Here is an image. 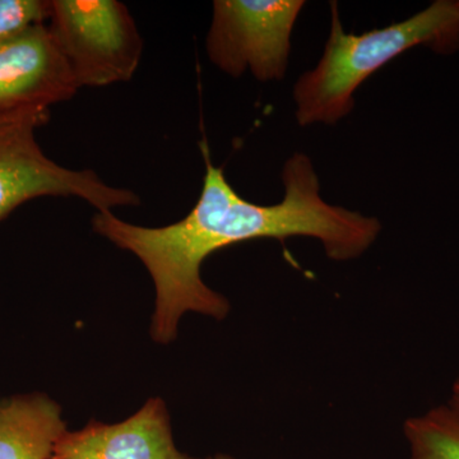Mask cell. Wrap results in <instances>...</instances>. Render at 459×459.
I'll list each match as a JSON object with an SVG mask.
<instances>
[{
	"instance_id": "cell-1",
	"label": "cell",
	"mask_w": 459,
	"mask_h": 459,
	"mask_svg": "<svg viewBox=\"0 0 459 459\" xmlns=\"http://www.w3.org/2000/svg\"><path fill=\"white\" fill-rule=\"evenodd\" d=\"M205 165L197 204L180 221L164 228H144L117 219L111 211L98 212L93 231L120 249L137 255L156 287L151 336L168 344L177 337L184 314L195 312L221 320L228 299L210 289L201 277L205 259L223 247L255 240L291 237L316 238L332 261L359 258L379 237V220L327 204L320 195L312 160L295 153L282 172L285 195L280 204H253L232 188L222 168L211 160L207 141L199 143Z\"/></svg>"
},
{
	"instance_id": "cell-2",
	"label": "cell",
	"mask_w": 459,
	"mask_h": 459,
	"mask_svg": "<svg viewBox=\"0 0 459 459\" xmlns=\"http://www.w3.org/2000/svg\"><path fill=\"white\" fill-rule=\"evenodd\" d=\"M325 53L295 84L300 126L336 124L353 108V93L389 62L416 47L437 53L459 49V0H437L402 22L355 35L344 32L336 3Z\"/></svg>"
},
{
	"instance_id": "cell-3",
	"label": "cell",
	"mask_w": 459,
	"mask_h": 459,
	"mask_svg": "<svg viewBox=\"0 0 459 459\" xmlns=\"http://www.w3.org/2000/svg\"><path fill=\"white\" fill-rule=\"evenodd\" d=\"M49 119L50 110L0 117V222L40 197L81 198L98 212L141 204L133 190L108 186L95 171L71 170L45 155L35 133Z\"/></svg>"
},
{
	"instance_id": "cell-4",
	"label": "cell",
	"mask_w": 459,
	"mask_h": 459,
	"mask_svg": "<svg viewBox=\"0 0 459 459\" xmlns=\"http://www.w3.org/2000/svg\"><path fill=\"white\" fill-rule=\"evenodd\" d=\"M48 29L78 87L131 81L143 54L128 7L117 0H51Z\"/></svg>"
},
{
	"instance_id": "cell-5",
	"label": "cell",
	"mask_w": 459,
	"mask_h": 459,
	"mask_svg": "<svg viewBox=\"0 0 459 459\" xmlns=\"http://www.w3.org/2000/svg\"><path fill=\"white\" fill-rule=\"evenodd\" d=\"M303 0H216L207 36L211 62L231 77L261 82L285 77L292 30Z\"/></svg>"
},
{
	"instance_id": "cell-6",
	"label": "cell",
	"mask_w": 459,
	"mask_h": 459,
	"mask_svg": "<svg viewBox=\"0 0 459 459\" xmlns=\"http://www.w3.org/2000/svg\"><path fill=\"white\" fill-rule=\"evenodd\" d=\"M80 90L47 25L0 42V117L50 110Z\"/></svg>"
},
{
	"instance_id": "cell-7",
	"label": "cell",
	"mask_w": 459,
	"mask_h": 459,
	"mask_svg": "<svg viewBox=\"0 0 459 459\" xmlns=\"http://www.w3.org/2000/svg\"><path fill=\"white\" fill-rule=\"evenodd\" d=\"M56 459H188L172 440L170 419L161 398H151L119 424H92L63 435Z\"/></svg>"
},
{
	"instance_id": "cell-8",
	"label": "cell",
	"mask_w": 459,
	"mask_h": 459,
	"mask_svg": "<svg viewBox=\"0 0 459 459\" xmlns=\"http://www.w3.org/2000/svg\"><path fill=\"white\" fill-rule=\"evenodd\" d=\"M65 433L62 409L48 395L0 400V459H51Z\"/></svg>"
},
{
	"instance_id": "cell-9",
	"label": "cell",
	"mask_w": 459,
	"mask_h": 459,
	"mask_svg": "<svg viewBox=\"0 0 459 459\" xmlns=\"http://www.w3.org/2000/svg\"><path fill=\"white\" fill-rule=\"evenodd\" d=\"M407 459H459V415L448 403L407 419Z\"/></svg>"
},
{
	"instance_id": "cell-10",
	"label": "cell",
	"mask_w": 459,
	"mask_h": 459,
	"mask_svg": "<svg viewBox=\"0 0 459 459\" xmlns=\"http://www.w3.org/2000/svg\"><path fill=\"white\" fill-rule=\"evenodd\" d=\"M50 14L51 0H0V42L47 25Z\"/></svg>"
},
{
	"instance_id": "cell-11",
	"label": "cell",
	"mask_w": 459,
	"mask_h": 459,
	"mask_svg": "<svg viewBox=\"0 0 459 459\" xmlns=\"http://www.w3.org/2000/svg\"><path fill=\"white\" fill-rule=\"evenodd\" d=\"M448 404L459 415V376L457 379H455V382L453 383L452 394L451 398H449Z\"/></svg>"
},
{
	"instance_id": "cell-12",
	"label": "cell",
	"mask_w": 459,
	"mask_h": 459,
	"mask_svg": "<svg viewBox=\"0 0 459 459\" xmlns=\"http://www.w3.org/2000/svg\"><path fill=\"white\" fill-rule=\"evenodd\" d=\"M188 459H197V458H188ZM205 459H237L230 457V455H214V457L205 458Z\"/></svg>"
},
{
	"instance_id": "cell-13",
	"label": "cell",
	"mask_w": 459,
	"mask_h": 459,
	"mask_svg": "<svg viewBox=\"0 0 459 459\" xmlns=\"http://www.w3.org/2000/svg\"><path fill=\"white\" fill-rule=\"evenodd\" d=\"M51 459H56V458H51Z\"/></svg>"
}]
</instances>
